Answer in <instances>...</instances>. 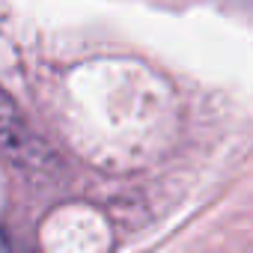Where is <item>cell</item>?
<instances>
[{
  "instance_id": "6da1fadb",
  "label": "cell",
  "mask_w": 253,
  "mask_h": 253,
  "mask_svg": "<svg viewBox=\"0 0 253 253\" xmlns=\"http://www.w3.org/2000/svg\"><path fill=\"white\" fill-rule=\"evenodd\" d=\"M0 152L18 164H36L42 158V143L33 137L18 104L0 92Z\"/></svg>"
}]
</instances>
